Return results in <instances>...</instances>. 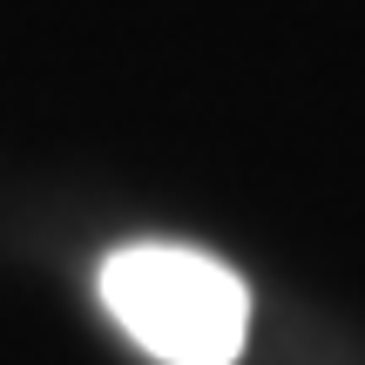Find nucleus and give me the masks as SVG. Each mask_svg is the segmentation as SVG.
Listing matches in <instances>:
<instances>
[{"mask_svg": "<svg viewBox=\"0 0 365 365\" xmlns=\"http://www.w3.org/2000/svg\"><path fill=\"white\" fill-rule=\"evenodd\" d=\"M102 304L163 365H237L250 291L230 264L190 244H129L102 264Z\"/></svg>", "mask_w": 365, "mask_h": 365, "instance_id": "1", "label": "nucleus"}]
</instances>
